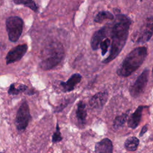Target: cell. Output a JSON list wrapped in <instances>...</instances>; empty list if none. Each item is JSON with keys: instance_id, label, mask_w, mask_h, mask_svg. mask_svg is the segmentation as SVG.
Listing matches in <instances>:
<instances>
[{"instance_id": "6da1fadb", "label": "cell", "mask_w": 153, "mask_h": 153, "mask_svg": "<svg viewBox=\"0 0 153 153\" xmlns=\"http://www.w3.org/2000/svg\"><path fill=\"white\" fill-rule=\"evenodd\" d=\"M131 20L126 16L118 14L114 18L111 29L112 42L109 56L102 62L108 63L116 58L126 44Z\"/></svg>"}, {"instance_id": "7a4b0ae2", "label": "cell", "mask_w": 153, "mask_h": 153, "mask_svg": "<svg viewBox=\"0 0 153 153\" xmlns=\"http://www.w3.org/2000/svg\"><path fill=\"white\" fill-rule=\"evenodd\" d=\"M147 55L145 47H138L132 50L124 59L118 67L117 73L118 75L126 77L136 71L143 63Z\"/></svg>"}, {"instance_id": "3957f363", "label": "cell", "mask_w": 153, "mask_h": 153, "mask_svg": "<svg viewBox=\"0 0 153 153\" xmlns=\"http://www.w3.org/2000/svg\"><path fill=\"white\" fill-rule=\"evenodd\" d=\"M64 55L62 44L57 41L52 42L44 50L39 67L43 70L51 69L60 63Z\"/></svg>"}, {"instance_id": "277c9868", "label": "cell", "mask_w": 153, "mask_h": 153, "mask_svg": "<svg viewBox=\"0 0 153 153\" xmlns=\"http://www.w3.org/2000/svg\"><path fill=\"white\" fill-rule=\"evenodd\" d=\"M6 30L8 39L13 42H17L20 37L23 28V21L19 16H10L6 19Z\"/></svg>"}, {"instance_id": "5b68a950", "label": "cell", "mask_w": 153, "mask_h": 153, "mask_svg": "<svg viewBox=\"0 0 153 153\" xmlns=\"http://www.w3.org/2000/svg\"><path fill=\"white\" fill-rule=\"evenodd\" d=\"M152 34L153 18L148 17L141 26L134 32L132 39L137 44H143L150 39Z\"/></svg>"}, {"instance_id": "8992f818", "label": "cell", "mask_w": 153, "mask_h": 153, "mask_svg": "<svg viewBox=\"0 0 153 153\" xmlns=\"http://www.w3.org/2000/svg\"><path fill=\"white\" fill-rule=\"evenodd\" d=\"M31 119L29 105L24 100L19 106L15 118V125L19 131H24L27 127Z\"/></svg>"}, {"instance_id": "52a82bcc", "label": "cell", "mask_w": 153, "mask_h": 153, "mask_svg": "<svg viewBox=\"0 0 153 153\" xmlns=\"http://www.w3.org/2000/svg\"><path fill=\"white\" fill-rule=\"evenodd\" d=\"M149 70L145 69L137 77L134 82L130 87L129 93L133 97H138L144 91L148 83Z\"/></svg>"}, {"instance_id": "ba28073f", "label": "cell", "mask_w": 153, "mask_h": 153, "mask_svg": "<svg viewBox=\"0 0 153 153\" xmlns=\"http://www.w3.org/2000/svg\"><path fill=\"white\" fill-rule=\"evenodd\" d=\"M27 48V44H23L12 48L6 56V63L9 65L20 60L26 54Z\"/></svg>"}, {"instance_id": "9c48e42d", "label": "cell", "mask_w": 153, "mask_h": 153, "mask_svg": "<svg viewBox=\"0 0 153 153\" xmlns=\"http://www.w3.org/2000/svg\"><path fill=\"white\" fill-rule=\"evenodd\" d=\"M108 97L106 91H101L95 94L89 101L90 106L95 109H102L106 103Z\"/></svg>"}, {"instance_id": "30bf717a", "label": "cell", "mask_w": 153, "mask_h": 153, "mask_svg": "<svg viewBox=\"0 0 153 153\" xmlns=\"http://www.w3.org/2000/svg\"><path fill=\"white\" fill-rule=\"evenodd\" d=\"M108 29L109 27L106 26L94 33L90 42L91 48L93 50H96L99 48L100 44L106 37Z\"/></svg>"}, {"instance_id": "8fae6325", "label": "cell", "mask_w": 153, "mask_h": 153, "mask_svg": "<svg viewBox=\"0 0 153 153\" xmlns=\"http://www.w3.org/2000/svg\"><path fill=\"white\" fill-rule=\"evenodd\" d=\"M82 78L79 74H73L66 82H60V85L62 87L63 92H69L72 91L75 87L81 81Z\"/></svg>"}, {"instance_id": "7c38bea8", "label": "cell", "mask_w": 153, "mask_h": 153, "mask_svg": "<svg viewBox=\"0 0 153 153\" xmlns=\"http://www.w3.org/2000/svg\"><path fill=\"white\" fill-rule=\"evenodd\" d=\"M146 107L145 106H139L135 111L130 115L127 120V126L129 128L134 129L139 126L141 120L143 110Z\"/></svg>"}, {"instance_id": "4fadbf2b", "label": "cell", "mask_w": 153, "mask_h": 153, "mask_svg": "<svg viewBox=\"0 0 153 153\" xmlns=\"http://www.w3.org/2000/svg\"><path fill=\"white\" fill-rule=\"evenodd\" d=\"M94 151L96 153H112L113 145L109 138H104L97 142L95 145Z\"/></svg>"}, {"instance_id": "5bb4252c", "label": "cell", "mask_w": 153, "mask_h": 153, "mask_svg": "<svg viewBox=\"0 0 153 153\" xmlns=\"http://www.w3.org/2000/svg\"><path fill=\"white\" fill-rule=\"evenodd\" d=\"M75 114L78 121L80 124H84L85 122L87 113L86 110V106L84 102H79L77 105Z\"/></svg>"}, {"instance_id": "9a60e30c", "label": "cell", "mask_w": 153, "mask_h": 153, "mask_svg": "<svg viewBox=\"0 0 153 153\" xmlns=\"http://www.w3.org/2000/svg\"><path fill=\"white\" fill-rule=\"evenodd\" d=\"M139 144V140L135 136L127 138L124 142V148L128 151H134L137 149Z\"/></svg>"}, {"instance_id": "2e32d148", "label": "cell", "mask_w": 153, "mask_h": 153, "mask_svg": "<svg viewBox=\"0 0 153 153\" xmlns=\"http://www.w3.org/2000/svg\"><path fill=\"white\" fill-rule=\"evenodd\" d=\"M128 113H129V111H128L127 112L120 115L117 116L115 118L113 122V128L115 130L119 129L120 128H121L124 126V124L127 121V120L128 116Z\"/></svg>"}, {"instance_id": "e0dca14e", "label": "cell", "mask_w": 153, "mask_h": 153, "mask_svg": "<svg viewBox=\"0 0 153 153\" xmlns=\"http://www.w3.org/2000/svg\"><path fill=\"white\" fill-rule=\"evenodd\" d=\"M114 19L113 14L108 11H103L99 12L95 16L94 20L96 23H102L105 20H112Z\"/></svg>"}, {"instance_id": "ac0fdd59", "label": "cell", "mask_w": 153, "mask_h": 153, "mask_svg": "<svg viewBox=\"0 0 153 153\" xmlns=\"http://www.w3.org/2000/svg\"><path fill=\"white\" fill-rule=\"evenodd\" d=\"M62 139H63V137L61 135L60 127H59L58 123H57L56 126V131L54 132L53 134L52 135L51 141L53 143H56L60 142Z\"/></svg>"}, {"instance_id": "d6986e66", "label": "cell", "mask_w": 153, "mask_h": 153, "mask_svg": "<svg viewBox=\"0 0 153 153\" xmlns=\"http://www.w3.org/2000/svg\"><path fill=\"white\" fill-rule=\"evenodd\" d=\"M110 43H111V41L109 38H106L100 42L99 47L101 49L102 56H104L106 53L108 48L110 45Z\"/></svg>"}, {"instance_id": "ffe728a7", "label": "cell", "mask_w": 153, "mask_h": 153, "mask_svg": "<svg viewBox=\"0 0 153 153\" xmlns=\"http://www.w3.org/2000/svg\"><path fill=\"white\" fill-rule=\"evenodd\" d=\"M25 6L29 8L30 10L35 11V12H37L38 10V6L36 5V3L35 2V1L33 0H28L27 1L25 4H24Z\"/></svg>"}, {"instance_id": "44dd1931", "label": "cell", "mask_w": 153, "mask_h": 153, "mask_svg": "<svg viewBox=\"0 0 153 153\" xmlns=\"http://www.w3.org/2000/svg\"><path fill=\"white\" fill-rule=\"evenodd\" d=\"M20 93V90L18 88H16L15 85L14 83L11 84L10 85V87L8 90V93L10 95H17Z\"/></svg>"}, {"instance_id": "7402d4cb", "label": "cell", "mask_w": 153, "mask_h": 153, "mask_svg": "<svg viewBox=\"0 0 153 153\" xmlns=\"http://www.w3.org/2000/svg\"><path fill=\"white\" fill-rule=\"evenodd\" d=\"M68 104V101L65 100L64 102L62 103L59 106L56 108V109H54V112H59L62 111L67 106Z\"/></svg>"}, {"instance_id": "603a6c76", "label": "cell", "mask_w": 153, "mask_h": 153, "mask_svg": "<svg viewBox=\"0 0 153 153\" xmlns=\"http://www.w3.org/2000/svg\"><path fill=\"white\" fill-rule=\"evenodd\" d=\"M148 130V125H145L141 129V131L140 132V134H139V136L141 137L142 136H143V134L147 131Z\"/></svg>"}, {"instance_id": "cb8c5ba5", "label": "cell", "mask_w": 153, "mask_h": 153, "mask_svg": "<svg viewBox=\"0 0 153 153\" xmlns=\"http://www.w3.org/2000/svg\"><path fill=\"white\" fill-rule=\"evenodd\" d=\"M28 0H13V2L16 4H23L24 5L25 3Z\"/></svg>"}, {"instance_id": "d4e9b609", "label": "cell", "mask_w": 153, "mask_h": 153, "mask_svg": "<svg viewBox=\"0 0 153 153\" xmlns=\"http://www.w3.org/2000/svg\"><path fill=\"white\" fill-rule=\"evenodd\" d=\"M0 153H5V152H0Z\"/></svg>"}, {"instance_id": "484cf974", "label": "cell", "mask_w": 153, "mask_h": 153, "mask_svg": "<svg viewBox=\"0 0 153 153\" xmlns=\"http://www.w3.org/2000/svg\"><path fill=\"white\" fill-rule=\"evenodd\" d=\"M152 72H153V68H152Z\"/></svg>"}]
</instances>
